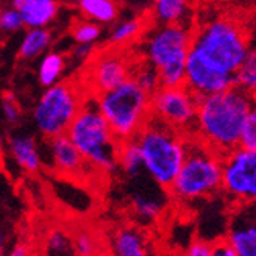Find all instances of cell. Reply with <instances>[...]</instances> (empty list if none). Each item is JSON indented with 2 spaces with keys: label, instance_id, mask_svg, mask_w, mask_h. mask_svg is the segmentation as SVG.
<instances>
[{
  "label": "cell",
  "instance_id": "obj_1",
  "mask_svg": "<svg viewBox=\"0 0 256 256\" xmlns=\"http://www.w3.org/2000/svg\"><path fill=\"white\" fill-rule=\"evenodd\" d=\"M248 52V32L239 18L214 14L197 22L186 64V86L198 98L234 88L236 74Z\"/></svg>",
  "mask_w": 256,
  "mask_h": 256
},
{
  "label": "cell",
  "instance_id": "obj_2",
  "mask_svg": "<svg viewBox=\"0 0 256 256\" xmlns=\"http://www.w3.org/2000/svg\"><path fill=\"white\" fill-rule=\"evenodd\" d=\"M256 97L239 86L198 100L197 138L220 155L239 147L240 134Z\"/></svg>",
  "mask_w": 256,
  "mask_h": 256
},
{
  "label": "cell",
  "instance_id": "obj_3",
  "mask_svg": "<svg viewBox=\"0 0 256 256\" xmlns=\"http://www.w3.org/2000/svg\"><path fill=\"white\" fill-rule=\"evenodd\" d=\"M68 136L80 150L88 164L102 174H112L119 169V153L122 142L112 133L97 98L86 96L83 106L70 125Z\"/></svg>",
  "mask_w": 256,
  "mask_h": 256
},
{
  "label": "cell",
  "instance_id": "obj_4",
  "mask_svg": "<svg viewBox=\"0 0 256 256\" xmlns=\"http://www.w3.org/2000/svg\"><path fill=\"white\" fill-rule=\"evenodd\" d=\"M136 140L142 152L146 174L169 190L184 164L188 138L152 114Z\"/></svg>",
  "mask_w": 256,
  "mask_h": 256
},
{
  "label": "cell",
  "instance_id": "obj_5",
  "mask_svg": "<svg viewBox=\"0 0 256 256\" xmlns=\"http://www.w3.org/2000/svg\"><path fill=\"white\" fill-rule=\"evenodd\" d=\"M194 25H156L144 34L142 60L160 72L161 88L186 86V64Z\"/></svg>",
  "mask_w": 256,
  "mask_h": 256
},
{
  "label": "cell",
  "instance_id": "obj_6",
  "mask_svg": "<svg viewBox=\"0 0 256 256\" xmlns=\"http://www.w3.org/2000/svg\"><path fill=\"white\" fill-rule=\"evenodd\" d=\"M222 178L224 155L192 138L186 140V160L169 194L183 202L204 198L222 189Z\"/></svg>",
  "mask_w": 256,
  "mask_h": 256
},
{
  "label": "cell",
  "instance_id": "obj_7",
  "mask_svg": "<svg viewBox=\"0 0 256 256\" xmlns=\"http://www.w3.org/2000/svg\"><path fill=\"white\" fill-rule=\"evenodd\" d=\"M96 98L100 112L120 142L134 139L152 116V96L133 78Z\"/></svg>",
  "mask_w": 256,
  "mask_h": 256
},
{
  "label": "cell",
  "instance_id": "obj_8",
  "mask_svg": "<svg viewBox=\"0 0 256 256\" xmlns=\"http://www.w3.org/2000/svg\"><path fill=\"white\" fill-rule=\"evenodd\" d=\"M84 98L80 88L72 82H61L48 88L32 112L36 130L46 140L68 134Z\"/></svg>",
  "mask_w": 256,
  "mask_h": 256
},
{
  "label": "cell",
  "instance_id": "obj_9",
  "mask_svg": "<svg viewBox=\"0 0 256 256\" xmlns=\"http://www.w3.org/2000/svg\"><path fill=\"white\" fill-rule=\"evenodd\" d=\"M198 100L188 86L161 88L152 96V114L192 139L197 138Z\"/></svg>",
  "mask_w": 256,
  "mask_h": 256
},
{
  "label": "cell",
  "instance_id": "obj_10",
  "mask_svg": "<svg viewBox=\"0 0 256 256\" xmlns=\"http://www.w3.org/2000/svg\"><path fill=\"white\" fill-rule=\"evenodd\" d=\"M222 190L234 206L256 203V152L238 147L224 156Z\"/></svg>",
  "mask_w": 256,
  "mask_h": 256
},
{
  "label": "cell",
  "instance_id": "obj_11",
  "mask_svg": "<svg viewBox=\"0 0 256 256\" xmlns=\"http://www.w3.org/2000/svg\"><path fill=\"white\" fill-rule=\"evenodd\" d=\"M133 64L120 48L111 47L104 54H97L89 61L86 69L88 96L110 92L128 82L133 75Z\"/></svg>",
  "mask_w": 256,
  "mask_h": 256
},
{
  "label": "cell",
  "instance_id": "obj_12",
  "mask_svg": "<svg viewBox=\"0 0 256 256\" xmlns=\"http://www.w3.org/2000/svg\"><path fill=\"white\" fill-rule=\"evenodd\" d=\"M225 238L239 256H256V203L234 206Z\"/></svg>",
  "mask_w": 256,
  "mask_h": 256
},
{
  "label": "cell",
  "instance_id": "obj_13",
  "mask_svg": "<svg viewBox=\"0 0 256 256\" xmlns=\"http://www.w3.org/2000/svg\"><path fill=\"white\" fill-rule=\"evenodd\" d=\"M139 178L140 176L134 178V180H130L133 183L132 190H130V206L133 212L138 217H140V219L152 220L162 212L170 194H168L169 192L168 189L156 192L155 189L161 186L156 184L152 178L148 182L146 180L140 182Z\"/></svg>",
  "mask_w": 256,
  "mask_h": 256
},
{
  "label": "cell",
  "instance_id": "obj_14",
  "mask_svg": "<svg viewBox=\"0 0 256 256\" xmlns=\"http://www.w3.org/2000/svg\"><path fill=\"white\" fill-rule=\"evenodd\" d=\"M46 142L55 172L64 176H82L86 168H91L68 134L48 139Z\"/></svg>",
  "mask_w": 256,
  "mask_h": 256
},
{
  "label": "cell",
  "instance_id": "obj_15",
  "mask_svg": "<svg viewBox=\"0 0 256 256\" xmlns=\"http://www.w3.org/2000/svg\"><path fill=\"white\" fill-rule=\"evenodd\" d=\"M108 248L111 256H150L146 233L133 225H122L114 230L108 239Z\"/></svg>",
  "mask_w": 256,
  "mask_h": 256
},
{
  "label": "cell",
  "instance_id": "obj_16",
  "mask_svg": "<svg viewBox=\"0 0 256 256\" xmlns=\"http://www.w3.org/2000/svg\"><path fill=\"white\" fill-rule=\"evenodd\" d=\"M8 153L12 156L19 168L27 172H36L41 168V152L36 144V139L30 133L14 132L6 139Z\"/></svg>",
  "mask_w": 256,
  "mask_h": 256
},
{
  "label": "cell",
  "instance_id": "obj_17",
  "mask_svg": "<svg viewBox=\"0 0 256 256\" xmlns=\"http://www.w3.org/2000/svg\"><path fill=\"white\" fill-rule=\"evenodd\" d=\"M11 5L20 11L28 30L46 28L58 14V4L54 0H14Z\"/></svg>",
  "mask_w": 256,
  "mask_h": 256
},
{
  "label": "cell",
  "instance_id": "obj_18",
  "mask_svg": "<svg viewBox=\"0 0 256 256\" xmlns=\"http://www.w3.org/2000/svg\"><path fill=\"white\" fill-rule=\"evenodd\" d=\"M156 25H192V8L184 0H158L152 8Z\"/></svg>",
  "mask_w": 256,
  "mask_h": 256
},
{
  "label": "cell",
  "instance_id": "obj_19",
  "mask_svg": "<svg viewBox=\"0 0 256 256\" xmlns=\"http://www.w3.org/2000/svg\"><path fill=\"white\" fill-rule=\"evenodd\" d=\"M119 169L128 180H134V178L146 174L142 152H140L136 138L122 142L119 153Z\"/></svg>",
  "mask_w": 256,
  "mask_h": 256
},
{
  "label": "cell",
  "instance_id": "obj_20",
  "mask_svg": "<svg viewBox=\"0 0 256 256\" xmlns=\"http://www.w3.org/2000/svg\"><path fill=\"white\" fill-rule=\"evenodd\" d=\"M78 10L83 12L86 20L96 24H111L119 16V6L111 0H82Z\"/></svg>",
  "mask_w": 256,
  "mask_h": 256
},
{
  "label": "cell",
  "instance_id": "obj_21",
  "mask_svg": "<svg viewBox=\"0 0 256 256\" xmlns=\"http://www.w3.org/2000/svg\"><path fill=\"white\" fill-rule=\"evenodd\" d=\"M50 40H52V36H50V32L47 28L28 30L19 46V58L33 60L36 56H40L47 50Z\"/></svg>",
  "mask_w": 256,
  "mask_h": 256
},
{
  "label": "cell",
  "instance_id": "obj_22",
  "mask_svg": "<svg viewBox=\"0 0 256 256\" xmlns=\"http://www.w3.org/2000/svg\"><path fill=\"white\" fill-rule=\"evenodd\" d=\"M142 32H144V25L139 18L120 20L112 27L108 38V44L114 48H119L120 46L133 41Z\"/></svg>",
  "mask_w": 256,
  "mask_h": 256
},
{
  "label": "cell",
  "instance_id": "obj_23",
  "mask_svg": "<svg viewBox=\"0 0 256 256\" xmlns=\"http://www.w3.org/2000/svg\"><path fill=\"white\" fill-rule=\"evenodd\" d=\"M62 70H64V58L56 52H48L40 64L38 78H40V83L42 86L48 89L60 83L58 80Z\"/></svg>",
  "mask_w": 256,
  "mask_h": 256
},
{
  "label": "cell",
  "instance_id": "obj_24",
  "mask_svg": "<svg viewBox=\"0 0 256 256\" xmlns=\"http://www.w3.org/2000/svg\"><path fill=\"white\" fill-rule=\"evenodd\" d=\"M132 78L138 83V86L140 89H144V91L150 96L156 94L160 89H161V76H160V72L148 64L147 61H140L138 62L134 69H133V75Z\"/></svg>",
  "mask_w": 256,
  "mask_h": 256
},
{
  "label": "cell",
  "instance_id": "obj_25",
  "mask_svg": "<svg viewBox=\"0 0 256 256\" xmlns=\"http://www.w3.org/2000/svg\"><path fill=\"white\" fill-rule=\"evenodd\" d=\"M72 247L75 256H98L102 252L100 239L94 234L92 230L78 228L72 236Z\"/></svg>",
  "mask_w": 256,
  "mask_h": 256
},
{
  "label": "cell",
  "instance_id": "obj_26",
  "mask_svg": "<svg viewBox=\"0 0 256 256\" xmlns=\"http://www.w3.org/2000/svg\"><path fill=\"white\" fill-rule=\"evenodd\" d=\"M236 86L256 97V47L250 48L242 66L236 74Z\"/></svg>",
  "mask_w": 256,
  "mask_h": 256
},
{
  "label": "cell",
  "instance_id": "obj_27",
  "mask_svg": "<svg viewBox=\"0 0 256 256\" xmlns=\"http://www.w3.org/2000/svg\"><path fill=\"white\" fill-rule=\"evenodd\" d=\"M72 36L76 41V44H94L100 34H102V28L100 25L91 20H78L72 25Z\"/></svg>",
  "mask_w": 256,
  "mask_h": 256
},
{
  "label": "cell",
  "instance_id": "obj_28",
  "mask_svg": "<svg viewBox=\"0 0 256 256\" xmlns=\"http://www.w3.org/2000/svg\"><path fill=\"white\" fill-rule=\"evenodd\" d=\"M24 25L20 11L16 6H5L0 11V28L6 33H14L18 30H20Z\"/></svg>",
  "mask_w": 256,
  "mask_h": 256
},
{
  "label": "cell",
  "instance_id": "obj_29",
  "mask_svg": "<svg viewBox=\"0 0 256 256\" xmlns=\"http://www.w3.org/2000/svg\"><path fill=\"white\" fill-rule=\"evenodd\" d=\"M239 147L244 150L256 152V104L252 108L248 118L246 120L244 130H242V134H240Z\"/></svg>",
  "mask_w": 256,
  "mask_h": 256
},
{
  "label": "cell",
  "instance_id": "obj_30",
  "mask_svg": "<svg viewBox=\"0 0 256 256\" xmlns=\"http://www.w3.org/2000/svg\"><path fill=\"white\" fill-rule=\"evenodd\" d=\"M47 248L52 253H66L68 250H74L70 236L61 228H54L47 236Z\"/></svg>",
  "mask_w": 256,
  "mask_h": 256
},
{
  "label": "cell",
  "instance_id": "obj_31",
  "mask_svg": "<svg viewBox=\"0 0 256 256\" xmlns=\"http://www.w3.org/2000/svg\"><path fill=\"white\" fill-rule=\"evenodd\" d=\"M2 112L4 119L8 125H18L20 122V106L14 94L6 91L2 94Z\"/></svg>",
  "mask_w": 256,
  "mask_h": 256
},
{
  "label": "cell",
  "instance_id": "obj_32",
  "mask_svg": "<svg viewBox=\"0 0 256 256\" xmlns=\"http://www.w3.org/2000/svg\"><path fill=\"white\" fill-rule=\"evenodd\" d=\"M183 256H211V244L204 239H197L188 246Z\"/></svg>",
  "mask_w": 256,
  "mask_h": 256
},
{
  "label": "cell",
  "instance_id": "obj_33",
  "mask_svg": "<svg viewBox=\"0 0 256 256\" xmlns=\"http://www.w3.org/2000/svg\"><path fill=\"white\" fill-rule=\"evenodd\" d=\"M211 256H239L226 238H219L211 244Z\"/></svg>",
  "mask_w": 256,
  "mask_h": 256
},
{
  "label": "cell",
  "instance_id": "obj_34",
  "mask_svg": "<svg viewBox=\"0 0 256 256\" xmlns=\"http://www.w3.org/2000/svg\"><path fill=\"white\" fill-rule=\"evenodd\" d=\"M94 46L92 44H78L74 50V56L76 60H92L94 58Z\"/></svg>",
  "mask_w": 256,
  "mask_h": 256
},
{
  "label": "cell",
  "instance_id": "obj_35",
  "mask_svg": "<svg viewBox=\"0 0 256 256\" xmlns=\"http://www.w3.org/2000/svg\"><path fill=\"white\" fill-rule=\"evenodd\" d=\"M6 256H30V252H28V247L20 242V244H16L14 247H12L6 253Z\"/></svg>",
  "mask_w": 256,
  "mask_h": 256
},
{
  "label": "cell",
  "instance_id": "obj_36",
  "mask_svg": "<svg viewBox=\"0 0 256 256\" xmlns=\"http://www.w3.org/2000/svg\"><path fill=\"white\" fill-rule=\"evenodd\" d=\"M98 256H111V254H110V253H100Z\"/></svg>",
  "mask_w": 256,
  "mask_h": 256
}]
</instances>
